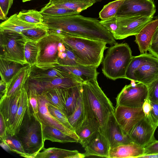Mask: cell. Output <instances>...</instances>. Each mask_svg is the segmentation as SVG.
<instances>
[{"label":"cell","mask_w":158,"mask_h":158,"mask_svg":"<svg viewBox=\"0 0 158 158\" xmlns=\"http://www.w3.org/2000/svg\"><path fill=\"white\" fill-rule=\"evenodd\" d=\"M43 15L44 23L54 33L64 36L72 35L100 40L111 45L117 43L112 33L97 18L79 14L61 17Z\"/></svg>","instance_id":"1"},{"label":"cell","mask_w":158,"mask_h":158,"mask_svg":"<svg viewBox=\"0 0 158 158\" xmlns=\"http://www.w3.org/2000/svg\"><path fill=\"white\" fill-rule=\"evenodd\" d=\"M82 97L85 118L103 131L114 109L110 100L99 86L97 79L82 83Z\"/></svg>","instance_id":"2"},{"label":"cell","mask_w":158,"mask_h":158,"mask_svg":"<svg viewBox=\"0 0 158 158\" xmlns=\"http://www.w3.org/2000/svg\"><path fill=\"white\" fill-rule=\"evenodd\" d=\"M21 142L28 158H35L44 149L43 124L29 103L18 132L15 135Z\"/></svg>","instance_id":"3"},{"label":"cell","mask_w":158,"mask_h":158,"mask_svg":"<svg viewBox=\"0 0 158 158\" xmlns=\"http://www.w3.org/2000/svg\"><path fill=\"white\" fill-rule=\"evenodd\" d=\"M63 40L73 51L80 64L96 68L102 63L104 51L108 48L106 42L98 40L66 35Z\"/></svg>","instance_id":"4"},{"label":"cell","mask_w":158,"mask_h":158,"mask_svg":"<svg viewBox=\"0 0 158 158\" xmlns=\"http://www.w3.org/2000/svg\"><path fill=\"white\" fill-rule=\"evenodd\" d=\"M133 56L127 44L117 43L113 45L108 49L103 59V73L113 80L126 79V72Z\"/></svg>","instance_id":"5"},{"label":"cell","mask_w":158,"mask_h":158,"mask_svg":"<svg viewBox=\"0 0 158 158\" xmlns=\"http://www.w3.org/2000/svg\"><path fill=\"white\" fill-rule=\"evenodd\" d=\"M64 36L48 31V35L37 42L39 52L36 66L43 69L58 66L59 51Z\"/></svg>","instance_id":"6"},{"label":"cell","mask_w":158,"mask_h":158,"mask_svg":"<svg viewBox=\"0 0 158 158\" xmlns=\"http://www.w3.org/2000/svg\"><path fill=\"white\" fill-rule=\"evenodd\" d=\"M0 44L2 53L0 57L6 60L27 64L24 51L27 40L20 33L0 31Z\"/></svg>","instance_id":"7"},{"label":"cell","mask_w":158,"mask_h":158,"mask_svg":"<svg viewBox=\"0 0 158 158\" xmlns=\"http://www.w3.org/2000/svg\"><path fill=\"white\" fill-rule=\"evenodd\" d=\"M147 85L139 82L131 81L126 85L116 98V106L121 105L132 108L142 107L148 98Z\"/></svg>","instance_id":"8"},{"label":"cell","mask_w":158,"mask_h":158,"mask_svg":"<svg viewBox=\"0 0 158 158\" xmlns=\"http://www.w3.org/2000/svg\"><path fill=\"white\" fill-rule=\"evenodd\" d=\"M117 17L118 27L112 34L115 40L136 35L153 18L143 16Z\"/></svg>","instance_id":"9"},{"label":"cell","mask_w":158,"mask_h":158,"mask_svg":"<svg viewBox=\"0 0 158 158\" xmlns=\"http://www.w3.org/2000/svg\"><path fill=\"white\" fill-rule=\"evenodd\" d=\"M156 12V7L152 0H124L116 16L153 17Z\"/></svg>","instance_id":"10"},{"label":"cell","mask_w":158,"mask_h":158,"mask_svg":"<svg viewBox=\"0 0 158 158\" xmlns=\"http://www.w3.org/2000/svg\"><path fill=\"white\" fill-rule=\"evenodd\" d=\"M79 79L73 76L57 78L48 81H37L28 78L24 87L26 89L35 90L41 94L47 90L57 88L67 89L82 83Z\"/></svg>","instance_id":"11"},{"label":"cell","mask_w":158,"mask_h":158,"mask_svg":"<svg viewBox=\"0 0 158 158\" xmlns=\"http://www.w3.org/2000/svg\"><path fill=\"white\" fill-rule=\"evenodd\" d=\"M114 114L123 130L127 135L133 127L145 117L142 107L132 108L118 105L116 106Z\"/></svg>","instance_id":"12"},{"label":"cell","mask_w":158,"mask_h":158,"mask_svg":"<svg viewBox=\"0 0 158 158\" xmlns=\"http://www.w3.org/2000/svg\"><path fill=\"white\" fill-rule=\"evenodd\" d=\"M156 128L144 117L133 127L128 135L132 142L145 148L156 140L154 133Z\"/></svg>","instance_id":"13"},{"label":"cell","mask_w":158,"mask_h":158,"mask_svg":"<svg viewBox=\"0 0 158 158\" xmlns=\"http://www.w3.org/2000/svg\"><path fill=\"white\" fill-rule=\"evenodd\" d=\"M37 98L38 105V113L37 114L42 124L60 130L76 139L79 143V139L75 131L65 126L49 112L48 108V102L44 96L42 94L37 93Z\"/></svg>","instance_id":"14"},{"label":"cell","mask_w":158,"mask_h":158,"mask_svg":"<svg viewBox=\"0 0 158 158\" xmlns=\"http://www.w3.org/2000/svg\"><path fill=\"white\" fill-rule=\"evenodd\" d=\"M102 132L108 139L110 148L132 142L117 122L114 113L110 116Z\"/></svg>","instance_id":"15"},{"label":"cell","mask_w":158,"mask_h":158,"mask_svg":"<svg viewBox=\"0 0 158 158\" xmlns=\"http://www.w3.org/2000/svg\"><path fill=\"white\" fill-rule=\"evenodd\" d=\"M22 90L0 100V113L2 115L9 134L17 111Z\"/></svg>","instance_id":"16"},{"label":"cell","mask_w":158,"mask_h":158,"mask_svg":"<svg viewBox=\"0 0 158 158\" xmlns=\"http://www.w3.org/2000/svg\"><path fill=\"white\" fill-rule=\"evenodd\" d=\"M72 76H73L58 67L43 69L34 65L30 67L28 78L37 81H43Z\"/></svg>","instance_id":"17"},{"label":"cell","mask_w":158,"mask_h":158,"mask_svg":"<svg viewBox=\"0 0 158 158\" xmlns=\"http://www.w3.org/2000/svg\"><path fill=\"white\" fill-rule=\"evenodd\" d=\"M110 148L106 137L102 131H100L85 148L83 154L85 157L94 156L109 158Z\"/></svg>","instance_id":"18"},{"label":"cell","mask_w":158,"mask_h":158,"mask_svg":"<svg viewBox=\"0 0 158 158\" xmlns=\"http://www.w3.org/2000/svg\"><path fill=\"white\" fill-rule=\"evenodd\" d=\"M135 82L142 83L147 85L158 77V58L153 56L136 71Z\"/></svg>","instance_id":"19"},{"label":"cell","mask_w":158,"mask_h":158,"mask_svg":"<svg viewBox=\"0 0 158 158\" xmlns=\"http://www.w3.org/2000/svg\"><path fill=\"white\" fill-rule=\"evenodd\" d=\"M144 152V147L132 142L110 148L109 158H138Z\"/></svg>","instance_id":"20"},{"label":"cell","mask_w":158,"mask_h":158,"mask_svg":"<svg viewBox=\"0 0 158 158\" xmlns=\"http://www.w3.org/2000/svg\"><path fill=\"white\" fill-rule=\"evenodd\" d=\"M158 26V19L153 20L135 35V41L137 44L141 54L147 53L148 51L153 35Z\"/></svg>","instance_id":"21"},{"label":"cell","mask_w":158,"mask_h":158,"mask_svg":"<svg viewBox=\"0 0 158 158\" xmlns=\"http://www.w3.org/2000/svg\"><path fill=\"white\" fill-rule=\"evenodd\" d=\"M58 67L77 78L82 82L97 79L99 73L96 68L92 67L77 65L74 66H59Z\"/></svg>","instance_id":"22"},{"label":"cell","mask_w":158,"mask_h":158,"mask_svg":"<svg viewBox=\"0 0 158 158\" xmlns=\"http://www.w3.org/2000/svg\"><path fill=\"white\" fill-rule=\"evenodd\" d=\"M100 131L99 126L86 118L81 125L75 131L79 139V143L84 148Z\"/></svg>","instance_id":"23"},{"label":"cell","mask_w":158,"mask_h":158,"mask_svg":"<svg viewBox=\"0 0 158 158\" xmlns=\"http://www.w3.org/2000/svg\"><path fill=\"white\" fill-rule=\"evenodd\" d=\"M82 84L67 89H62L64 110L68 117L74 111L82 92Z\"/></svg>","instance_id":"24"},{"label":"cell","mask_w":158,"mask_h":158,"mask_svg":"<svg viewBox=\"0 0 158 158\" xmlns=\"http://www.w3.org/2000/svg\"><path fill=\"white\" fill-rule=\"evenodd\" d=\"M30 67L29 64H27L23 67L6 84V96L15 94L24 87L29 77Z\"/></svg>","instance_id":"25"},{"label":"cell","mask_w":158,"mask_h":158,"mask_svg":"<svg viewBox=\"0 0 158 158\" xmlns=\"http://www.w3.org/2000/svg\"><path fill=\"white\" fill-rule=\"evenodd\" d=\"M39 25L23 21L18 17L17 14H15L7 20L1 23L0 31H12L21 33L24 30L33 28Z\"/></svg>","instance_id":"26"},{"label":"cell","mask_w":158,"mask_h":158,"mask_svg":"<svg viewBox=\"0 0 158 158\" xmlns=\"http://www.w3.org/2000/svg\"><path fill=\"white\" fill-rule=\"evenodd\" d=\"M40 152L35 158H83L85 157L83 153L77 150H69L56 148H44Z\"/></svg>","instance_id":"27"},{"label":"cell","mask_w":158,"mask_h":158,"mask_svg":"<svg viewBox=\"0 0 158 158\" xmlns=\"http://www.w3.org/2000/svg\"><path fill=\"white\" fill-rule=\"evenodd\" d=\"M96 2L93 0H50L47 4L73 10L80 13Z\"/></svg>","instance_id":"28"},{"label":"cell","mask_w":158,"mask_h":158,"mask_svg":"<svg viewBox=\"0 0 158 158\" xmlns=\"http://www.w3.org/2000/svg\"><path fill=\"white\" fill-rule=\"evenodd\" d=\"M29 103L27 93L24 87L22 89L17 111L9 133L16 135L18 132Z\"/></svg>","instance_id":"29"},{"label":"cell","mask_w":158,"mask_h":158,"mask_svg":"<svg viewBox=\"0 0 158 158\" xmlns=\"http://www.w3.org/2000/svg\"><path fill=\"white\" fill-rule=\"evenodd\" d=\"M44 140H48L53 142L64 143L68 142L78 143L74 138L65 134L54 127L43 124Z\"/></svg>","instance_id":"30"},{"label":"cell","mask_w":158,"mask_h":158,"mask_svg":"<svg viewBox=\"0 0 158 158\" xmlns=\"http://www.w3.org/2000/svg\"><path fill=\"white\" fill-rule=\"evenodd\" d=\"M10 61L0 57V74L1 79L6 84L21 69L26 65Z\"/></svg>","instance_id":"31"},{"label":"cell","mask_w":158,"mask_h":158,"mask_svg":"<svg viewBox=\"0 0 158 158\" xmlns=\"http://www.w3.org/2000/svg\"><path fill=\"white\" fill-rule=\"evenodd\" d=\"M154 56L147 52L133 56L126 73V79L135 82V74L136 71L141 66L148 61Z\"/></svg>","instance_id":"32"},{"label":"cell","mask_w":158,"mask_h":158,"mask_svg":"<svg viewBox=\"0 0 158 158\" xmlns=\"http://www.w3.org/2000/svg\"><path fill=\"white\" fill-rule=\"evenodd\" d=\"M58 62V66H74L80 64L73 51L64 42L60 48Z\"/></svg>","instance_id":"33"},{"label":"cell","mask_w":158,"mask_h":158,"mask_svg":"<svg viewBox=\"0 0 158 158\" xmlns=\"http://www.w3.org/2000/svg\"><path fill=\"white\" fill-rule=\"evenodd\" d=\"M85 118L82 92L74 111L68 117V119L70 124L75 131L81 125Z\"/></svg>","instance_id":"34"},{"label":"cell","mask_w":158,"mask_h":158,"mask_svg":"<svg viewBox=\"0 0 158 158\" xmlns=\"http://www.w3.org/2000/svg\"><path fill=\"white\" fill-rule=\"evenodd\" d=\"M49 29L44 24H41L23 31L21 33L27 40L37 42L48 34Z\"/></svg>","instance_id":"35"},{"label":"cell","mask_w":158,"mask_h":158,"mask_svg":"<svg viewBox=\"0 0 158 158\" xmlns=\"http://www.w3.org/2000/svg\"><path fill=\"white\" fill-rule=\"evenodd\" d=\"M17 16L20 20L28 23L44 24L43 15L40 11L35 10H23L19 12Z\"/></svg>","instance_id":"36"},{"label":"cell","mask_w":158,"mask_h":158,"mask_svg":"<svg viewBox=\"0 0 158 158\" xmlns=\"http://www.w3.org/2000/svg\"><path fill=\"white\" fill-rule=\"evenodd\" d=\"M40 12L42 15L51 17H61L80 13L73 10L47 4L41 9Z\"/></svg>","instance_id":"37"},{"label":"cell","mask_w":158,"mask_h":158,"mask_svg":"<svg viewBox=\"0 0 158 158\" xmlns=\"http://www.w3.org/2000/svg\"><path fill=\"white\" fill-rule=\"evenodd\" d=\"M38 52L37 42L27 40L25 46L24 54L25 61L30 66L36 65Z\"/></svg>","instance_id":"38"},{"label":"cell","mask_w":158,"mask_h":158,"mask_svg":"<svg viewBox=\"0 0 158 158\" xmlns=\"http://www.w3.org/2000/svg\"><path fill=\"white\" fill-rule=\"evenodd\" d=\"M124 1L116 0L104 6L99 12V18L103 20L115 17Z\"/></svg>","instance_id":"39"},{"label":"cell","mask_w":158,"mask_h":158,"mask_svg":"<svg viewBox=\"0 0 158 158\" xmlns=\"http://www.w3.org/2000/svg\"><path fill=\"white\" fill-rule=\"evenodd\" d=\"M1 141L3 142L10 151L19 154L21 156L28 158L21 142L16 135L7 134L5 139Z\"/></svg>","instance_id":"40"},{"label":"cell","mask_w":158,"mask_h":158,"mask_svg":"<svg viewBox=\"0 0 158 158\" xmlns=\"http://www.w3.org/2000/svg\"><path fill=\"white\" fill-rule=\"evenodd\" d=\"M51 104L64 110V106L62 97V89L54 88L42 94Z\"/></svg>","instance_id":"41"},{"label":"cell","mask_w":158,"mask_h":158,"mask_svg":"<svg viewBox=\"0 0 158 158\" xmlns=\"http://www.w3.org/2000/svg\"><path fill=\"white\" fill-rule=\"evenodd\" d=\"M48 108L49 112L52 116L65 126L70 129L74 130L69 122L68 117L65 111L51 104L48 102Z\"/></svg>","instance_id":"42"},{"label":"cell","mask_w":158,"mask_h":158,"mask_svg":"<svg viewBox=\"0 0 158 158\" xmlns=\"http://www.w3.org/2000/svg\"><path fill=\"white\" fill-rule=\"evenodd\" d=\"M148 94V99L158 103V77L147 85Z\"/></svg>","instance_id":"43"},{"label":"cell","mask_w":158,"mask_h":158,"mask_svg":"<svg viewBox=\"0 0 158 158\" xmlns=\"http://www.w3.org/2000/svg\"><path fill=\"white\" fill-rule=\"evenodd\" d=\"M150 102L151 109L150 115L148 118H146L153 127L157 128L158 127V103L150 101Z\"/></svg>","instance_id":"44"},{"label":"cell","mask_w":158,"mask_h":158,"mask_svg":"<svg viewBox=\"0 0 158 158\" xmlns=\"http://www.w3.org/2000/svg\"><path fill=\"white\" fill-rule=\"evenodd\" d=\"M103 26L113 34L117 30L118 24L117 17H115L105 20L100 21Z\"/></svg>","instance_id":"45"},{"label":"cell","mask_w":158,"mask_h":158,"mask_svg":"<svg viewBox=\"0 0 158 158\" xmlns=\"http://www.w3.org/2000/svg\"><path fill=\"white\" fill-rule=\"evenodd\" d=\"M29 102L34 113L37 114L38 113V105L37 98V93L34 90L27 89Z\"/></svg>","instance_id":"46"},{"label":"cell","mask_w":158,"mask_h":158,"mask_svg":"<svg viewBox=\"0 0 158 158\" xmlns=\"http://www.w3.org/2000/svg\"><path fill=\"white\" fill-rule=\"evenodd\" d=\"M144 148V155L158 154V140H156Z\"/></svg>","instance_id":"47"},{"label":"cell","mask_w":158,"mask_h":158,"mask_svg":"<svg viewBox=\"0 0 158 158\" xmlns=\"http://www.w3.org/2000/svg\"><path fill=\"white\" fill-rule=\"evenodd\" d=\"M0 114V139L3 141L7 135V128L2 115L1 113Z\"/></svg>","instance_id":"48"},{"label":"cell","mask_w":158,"mask_h":158,"mask_svg":"<svg viewBox=\"0 0 158 158\" xmlns=\"http://www.w3.org/2000/svg\"><path fill=\"white\" fill-rule=\"evenodd\" d=\"M13 3L10 0H0V8L6 16Z\"/></svg>","instance_id":"49"},{"label":"cell","mask_w":158,"mask_h":158,"mask_svg":"<svg viewBox=\"0 0 158 158\" xmlns=\"http://www.w3.org/2000/svg\"><path fill=\"white\" fill-rule=\"evenodd\" d=\"M145 114V117L148 118L150 115L151 109L150 101L148 98L144 102L142 107Z\"/></svg>","instance_id":"50"},{"label":"cell","mask_w":158,"mask_h":158,"mask_svg":"<svg viewBox=\"0 0 158 158\" xmlns=\"http://www.w3.org/2000/svg\"><path fill=\"white\" fill-rule=\"evenodd\" d=\"M0 99L6 96L7 84L3 80L1 79L0 82Z\"/></svg>","instance_id":"51"},{"label":"cell","mask_w":158,"mask_h":158,"mask_svg":"<svg viewBox=\"0 0 158 158\" xmlns=\"http://www.w3.org/2000/svg\"><path fill=\"white\" fill-rule=\"evenodd\" d=\"M157 45H158V26L156 29L152 37L151 44L149 48L154 47Z\"/></svg>","instance_id":"52"},{"label":"cell","mask_w":158,"mask_h":158,"mask_svg":"<svg viewBox=\"0 0 158 158\" xmlns=\"http://www.w3.org/2000/svg\"><path fill=\"white\" fill-rule=\"evenodd\" d=\"M148 51L150 53L158 58V45L154 47L149 48Z\"/></svg>","instance_id":"53"},{"label":"cell","mask_w":158,"mask_h":158,"mask_svg":"<svg viewBox=\"0 0 158 158\" xmlns=\"http://www.w3.org/2000/svg\"><path fill=\"white\" fill-rule=\"evenodd\" d=\"M138 158H158V154L144 155Z\"/></svg>","instance_id":"54"},{"label":"cell","mask_w":158,"mask_h":158,"mask_svg":"<svg viewBox=\"0 0 158 158\" xmlns=\"http://www.w3.org/2000/svg\"><path fill=\"white\" fill-rule=\"evenodd\" d=\"M8 18L5 15L4 13L2 10V9L0 8V19L2 20H7Z\"/></svg>","instance_id":"55"},{"label":"cell","mask_w":158,"mask_h":158,"mask_svg":"<svg viewBox=\"0 0 158 158\" xmlns=\"http://www.w3.org/2000/svg\"><path fill=\"white\" fill-rule=\"evenodd\" d=\"M31 0H22V2H26L27 1H31Z\"/></svg>","instance_id":"56"},{"label":"cell","mask_w":158,"mask_h":158,"mask_svg":"<svg viewBox=\"0 0 158 158\" xmlns=\"http://www.w3.org/2000/svg\"><path fill=\"white\" fill-rule=\"evenodd\" d=\"M94 0L96 2H100L101 1V0Z\"/></svg>","instance_id":"57"},{"label":"cell","mask_w":158,"mask_h":158,"mask_svg":"<svg viewBox=\"0 0 158 158\" xmlns=\"http://www.w3.org/2000/svg\"><path fill=\"white\" fill-rule=\"evenodd\" d=\"M10 1L13 2V0H10Z\"/></svg>","instance_id":"58"},{"label":"cell","mask_w":158,"mask_h":158,"mask_svg":"<svg viewBox=\"0 0 158 158\" xmlns=\"http://www.w3.org/2000/svg\"></svg>","instance_id":"59"}]
</instances>
